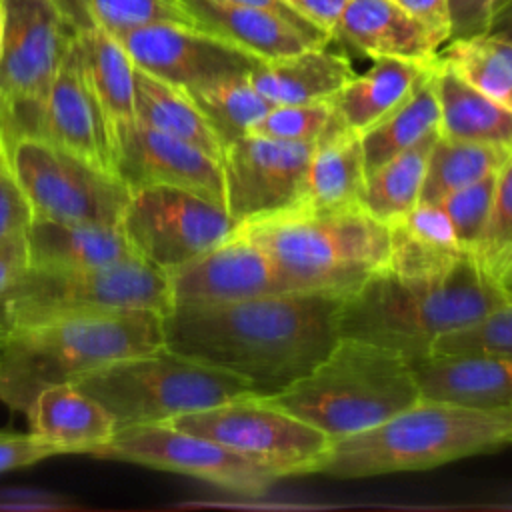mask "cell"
Returning <instances> with one entry per match:
<instances>
[{
	"mask_svg": "<svg viewBox=\"0 0 512 512\" xmlns=\"http://www.w3.org/2000/svg\"><path fill=\"white\" fill-rule=\"evenodd\" d=\"M440 136L512 150V112L436 60Z\"/></svg>",
	"mask_w": 512,
	"mask_h": 512,
	"instance_id": "cell-27",
	"label": "cell"
},
{
	"mask_svg": "<svg viewBox=\"0 0 512 512\" xmlns=\"http://www.w3.org/2000/svg\"><path fill=\"white\" fill-rule=\"evenodd\" d=\"M408 360L420 398L470 408L512 406V354L428 352Z\"/></svg>",
	"mask_w": 512,
	"mask_h": 512,
	"instance_id": "cell-19",
	"label": "cell"
},
{
	"mask_svg": "<svg viewBox=\"0 0 512 512\" xmlns=\"http://www.w3.org/2000/svg\"><path fill=\"white\" fill-rule=\"evenodd\" d=\"M344 296L290 290L234 302L172 304L162 314L164 346L242 376L260 396H274L306 376L338 342Z\"/></svg>",
	"mask_w": 512,
	"mask_h": 512,
	"instance_id": "cell-1",
	"label": "cell"
},
{
	"mask_svg": "<svg viewBox=\"0 0 512 512\" xmlns=\"http://www.w3.org/2000/svg\"><path fill=\"white\" fill-rule=\"evenodd\" d=\"M198 30L250 54L256 60H274L306 48L326 46L332 40L300 28L270 10L226 0H180Z\"/></svg>",
	"mask_w": 512,
	"mask_h": 512,
	"instance_id": "cell-20",
	"label": "cell"
},
{
	"mask_svg": "<svg viewBox=\"0 0 512 512\" xmlns=\"http://www.w3.org/2000/svg\"><path fill=\"white\" fill-rule=\"evenodd\" d=\"M276 262L292 290L350 294L388 266L390 230L358 208L334 212L292 210L240 224Z\"/></svg>",
	"mask_w": 512,
	"mask_h": 512,
	"instance_id": "cell-6",
	"label": "cell"
},
{
	"mask_svg": "<svg viewBox=\"0 0 512 512\" xmlns=\"http://www.w3.org/2000/svg\"><path fill=\"white\" fill-rule=\"evenodd\" d=\"M470 256L498 282L506 266L512 262V154L496 174L488 224Z\"/></svg>",
	"mask_w": 512,
	"mask_h": 512,
	"instance_id": "cell-36",
	"label": "cell"
},
{
	"mask_svg": "<svg viewBox=\"0 0 512 512\" xmlns=\"http://www.w3.org/2000/svg\"><path fill=\"white\" fill-rule=\"evenodd\" d=\"M488 34L500 36L512 44V0H496Z\"/></svg>",
	"mask_w": 512,
	"mask_h": 512,
	"instance_id": "cell-50",
	"label": "cell"
},
{
	"mask_svg": "<svg viewBox=\"0 0 512 512\" xmlns=\"http://www.w3.org/2000/svg\"><path fill=\"white\" fill-rule=\"evenodd\" d=\"M496 174H490L474 184H468L440 200L442 208L446 210L452 222L456 240L462 252L466 254L474 252L488 224L496 188Z\"/></svg>",
	"mask_w": 512,
	"mask_h": 512,
	"instance_id": "cell-39",
	"label": "cell"
},
{
	"mask_svg": "<svg viewBox=\"0 0 512 512\" xmlns=\"http://www.w3.org/2000/svg\"><path fill=\"white\" fill-rule=\"evenodd\" d=\"M160 424L218 442L280 478L312 474L332 442L322 430L260 394L238 396Z\"/></svg>",
	"mask_w": 512,
	"mask_h": 512,
	"instance_id": "cell-10",
	"label": "cell"
},
{
	"mask_svg": "<svg viewBox=\"0 0 512 512\" xmlns=\"http://www.w3.org/2000/svg\"><path fill=\"white\" fill-rule=\"evenodd\" d=\"M268 398L338 440L412 406L420 400V390L404 354L340 336L306 376Z\"/></svg>",
	"mask_w": 512,
	"mask_h": 512,
	"instance_id": "cell-5",
	"label": "cell"
},
{
	"mask_svg": "<svg viewBox=\"0 0 512 512\" xmlns=\"http://www.w3.org/2000/svg\"><path fill=\"white\" fill-rule=\"evenodd\" d=\"M390 256L388 270L402 278H436L454 268V264L466 252H452L438 248L414 232L402 222H390Z\"/></svg>",
	"mask_w": 512,
	"mask_h": 512,
	"instance_id": "cell-37",
	"label": "cell"
},
{
	"mask_svg": "<svg viewBox=\"0 0 512 512\" xmlns=\"http://www.w3.org/2000/svg\"><path fill=\"white\" fill-rule=\"evenodd\" d=\"M438 58V56H436ZM434 60H406L394 56L374 58L364 74H354L332 98L342 124L362 134L402 104L416 84L430 72Z\"/></svg>",
	"mask_w": 512,
	"mask_h": 512,
	"instance_id": "cell-26",
	"label": "cell"
},
{
	"mask_svg": "<svg viewBox=\"0 0 512 512\" xmlns=\"http://www.w3.org/2000/svg\"><path fill=\"white\" fill-rule=\"evenodd\" d=\"M364 180L366 168L360 134L348 130L336 118L314 142L304 176L300 210L334 212L358 208Z\"/></svg>",
	"mask_w": 512,
	"mask_h": 512,
	"instance_id": "cell-24",
	"label": "cell"
},
{
	"mask_svg": "<svg viewBox=\"0 0 512 512\" xmlns=\"http://www.w3.org/2000/svg\"><path fill=\"white\" fill-rule=\"evenodd\" d=\"M62 450L36 436L34 432L28 434H4L0 432V474L16 468L32 466L44 458L58 456Z\"/></svg>",
	"mask_w": 512,
	"mask_h": 512,
	"instance_id": "cell-43",
	"label": "cell"
},
{
	"mask_svg": "<svg viewBox=\"0 0 512 512\" xmlns=\"http://www.w3.org/2000/svg\"><path fill=\"white\" fill-rule=\"evenodd\" d=\"M74 504L66 498L32 488H6L0 490V510H62Z\"/></svg>",
	"mask_w": 512,
	"mask_h": 512,
	"instance_id": "cell-47",
	"label": "cell"
},
{
	"mask_svg": "<svg viewBox=\"0 0 512 512\" xmlns=\"http://www.w3.org/2000/svg\"><path fill=\"white\" fill-rule=\"evenodd\" d=\"M332 100L310 104H274L252 128L250 134L314 144L334 122Z\"/></svg>",
	"mask_w": 512,
	"mask_h": 512,
	"instance_id": "cell-38",
	"label": "cell"
},
{
	"mask_svg": "<svg viewBox=\"0 0 512 512\" xmlns=\"http://www.w3.org/2000/svg\"><path fill=\"white\" fill-rule=\"evenodd\" d=\"M314 144L246 134L222 150L224 204L236 224L302 208Z\"/></svg>",
	"mask_w": 512,
	"mask_h": 512,
	"instance_id": "cell-14",
	"label": "cell"
},
{
	"mask_svg": "<svg viewBox=\"0 0 512 512\" xmlns=\"http://www.w3.org/2000/svg\"><path fill=\"white\" fill-rule=\"evenodd\" d=\"M440 130L424 136L410 148L398 152L376 170L366 174L360 208L376 220L390 224L420 202V190L430 150Z\"/></svg>",
	"mask_w": 512,
	"mask_h": 512,
	"instance_id": "cell-31",
	"label": "cell"
},
{
	"mask_svg": "<svg viewBox=\"0 0 512 512\" xmlns=\"http://www.w3.org/2000/svg\"><path fill=\"white\" fill-rule=\"evenodd\" d=\"M410 16H414L432 36L444 46L450 36L448 0H394Z\"/></svg>",
	"mask_w": 512,
	"mask_h": 512,
	"instance_id": "cell-46",
	"label": "cell"
},
{
	"mask_svg": "<svg viewBox=\"0 0 512 512\" xmlns=\"http://www.w3.org/2000/svg\"><path fill=\"white\" fill-rule=\"evenodd\" d=\"M226 2H234V4H242V6H252V8H262V10H270L278 16H284L288 18L290 22L298 24L300 28L308 30V32H314V34H320V36H326L330 38L326 32H322L320 28H316L312 22H308L304 16H300L286 0H226Z\"/></svg>",
	"mask_w": 512,
	"mask_h": 512,
	"instance_id": "cell-49",
	"label": "cell"
},
{
	"mask_svg": "<svg viewBox=\"0 0 512 512\" xmlns=\"http://www.w3.org/2000/svg\"><path fill=\"white\" fill-rule=\"evenodd\" d=\"M512 406L470 408L420 398L384 422L332 440L312 474L368 478L428 470L510 444Z\"/></svg>",
	"mask_w": 512,
	"mask_h": 512,
	"instance_id": "cell-4",
	"label": "cell"
},
{
	"mask_svg": "<svg viewBox=\"0 0 512 512\" xmlns=\"http://www.w3.org/2000/svg\"><path fill=\"white\" fill-rule=\"evenodd\" d=\"M6 166L24 190L34 218L70 224H120L130 188L114 174L46 138L14 144Z\"/></svg>",
	"mask_w": 512,
	"mask_h": 512,
	"instance_id": "cell-11",
	"label": "cell"
},
{
	"mask_svg": "<svg viewBox=\"0 0 512 512\" xmlns=\"http://www.w3.org/2000/svg\"><path fill=\"white\" fill-rule=\"evenodd\" d=\"M186 92L210 124L222 150L230 142L250 134L256 122L274 106L258 94L248 74L222 78Z\"/></svg>",
	"mask_w": 512,
	"mask_h": 512,
	"instance_id": "cell-33",
	"label": "cell"
},
{
	"mask_svg": "<svg viewBox=\"0 0 512 512\" xmlns=\"http://www.w3.org/2000/svg\"><path fill=\"white\" fill-rule=\"evenodd\" d=\"M134 120L222 158L216 134L188 92L138 66L134 68Z\"/></svg>",
	"mask_w": 512,
	"mask_h": 512,
	"instance_id": "cell-29",
	"label": "cell"
},
{
	"mask_svg": "<svg viewBox=\"0 0 512 512\" xmlns=\"http://www.w3.org/2000/svg\"><path fill=\"white\" fill-rule=\"evenodd\" d=\"M510 444H512V438H510Z\"/></svg>",
	"mask_w": 512,
	"mask_h": 512,
	"instance_id": "cell-53",
	"label": "cell"
},
{
	"mask_svg": "<svg viewBox=\"0 0 512 512\" xmlns=\"http://www.w3.org/2000/svg\"><path fill=\"white\" fill-rule=\"evenodd\" d=\"M300 16L326 32L332 40L334 26L348 0H286Z\"/></svg>",
	"mask_w": 512,
	"mask_h": 512,
	"instance_id": "cell-48",
	"label": "cell"
},
{
	"mask_svg": "<svg viewBox=\"0 0 512 512\" xmlns=\"http://www.w3.org/2000/svg\"><path fill=\"white\" fill-rule=\"evenodd\" d=\"M74 44L110 128L132 122L136 64L126 48L114 34L94 24L78 28Z\"/></svg>",
	"mask_w": 512,
	"mask_h": 512,
	"instance_id": "cell-28",
	"label": "cell"
},
{
	"mask_svg": "<svg viewBox=\"0 0 512 512\" xmlns=\"http://www.w3.org/2000/svg\"><path fill=\"white\" fill-rule=\"evenodd\" d=\"M92 456L194 476L246 496L264 494L280 480V474L274 470L218 442L168 424L122 428Z\"/></svg>",
	"mask_w": 512,
	"mask_h": 512,
	"instance_id": "cell-13",
	"label": "cell"
},
{
	"mask_svg": "<svg viewBox=\"0 0 512 512\" xmlns=\"http://www.w3.org/2000/svg\"><path fill=\"white\" fill-rule=\"evenodd\" d=\"M434 70L436 62L402 104L360 134L366 174L440 128V100Z\"/></svg>",
	"mask_w": 512,
	"mask_h": 512,
	"instance_id": "cell-30",
	"label": "cell"
},
{
	"mask_svg": "<svg viewBox=\"0 0 512 512\" xmlns=\"http://www.w3.org/2000/svg\"><path fill=\"white\" fill-rule=\"evenodd\" d=\"M34 220L32 206L6 164L0 162V240L24 234Z\"/></svg>",
	"mask_w": 512,
	"mask_h": 512,
	"instance_id": "cell-42",
	"label": "cell"
},
{
	"mask_svg": "<svg viewBox=\"0 0 512 512\" xmlns=\"http://www.w3.org/2000/svg\"><path fill=\"white\" fill-rule=\"evenodd\" d=\"M500 284L512 290V262H510V264L506 266V270L502 272V276H500Z\"/></svg>",
	"mask_w": 512,
	"mask_h": 512,
	"instance_id": "cell-52",
	"label": "cell"
},
{
	"mask_svg": "<svg viewBox=\"0 0 512 512\" xmlns=\"http://www.w3.org/2000/svg\"><path fill=\"white\" fill-rule=\"evenodd\" d=\"M28 268L26 232L0 240V338H4L2 326V300L16 278Z\"/></svg>",
	"mask_w": 512,
	"mask_h": 512,
	"instance_id": "cell-45",
	"label": "cell"
},
{
	"mask_svg": "<svg viewBox=\"0 0 512 512\" xmlns=\"http://www.w3.org/2000/svg\"><path fill=\"white\" fill-rule=\"evenodd\" d=\"M40 138L114 172L112 128L84 74L74 42L52 82Z\"/></svg>",
	"mask_w": 512,
	"mask_h": 512,
	"instance_id": "cell-18",
	"label": "cell"
},
{
	"mask_svg": "<svg viewBox=\"0 0 512 512\" xmlns=\"http://www.w3.org/2000/svg\"><path fill=\"white\" fill-rule=\"evenodd\" d=\"M494 4L496 0H448V42L488 34Z\"/></svg>",
	"mask_w": 512,
	"mask_h": 512,
	"instance_id": "cell-44",
	"label": "cell"
},
{
	"mask_svg": "<svg viewBox=\"0 0 512 512\" xmlns=\"http://www.w3.org/2000/svg\"><path fill=\"white\" fill-rule=\"evenodd\" d=\"M120 224L134 250L166 274L214 248L238 228L226 206L172 186L130 190Z\"/></svg>",
	"mask_w": 512,
	"mask_h": 512,
	"instance_id": "cell-12",
	"label": "cell"
},
{
	"mask_svg": "<svg viewBox=\"0 0 512 512\" xmlns=\"http://www.w3.org/2000/svg\"><path fill=\"white\" fill-rule=\"evenodd\" d=\"M0 340H2V338H0Z\"/></svg>",
	"mask_w": 512,
	"mask_h": 512,
	"instance_id": "cell-54",
	"label": "cell"
},
{
	"mask_svg": "<svg viewBox=\"0 0 512 512\" xmlns=\"http://www.w3.org/2000/svg\"><path fill=\"white\" fill-rule=\"evenodd\" d=\"M398 222H402L410 232L438 248L462 252L452 222L440 202H418L410 212L398 218Z\"/></svg>",
	"mask_w": 512,
	"mask_h": 512,
	"instance_id": "cell-41",
	"label": "cell"
},
{
	"mask_svg": "<svg viewBox=\"0 0 512 512\" xmlns=\"http://www.w3.org/2000/svg\"><path fill=\"white\" fill-rule=\"evenodd\" d=\"M510 298L512 290L470 254L436 278H402L382 268L344 296L338 330L414 358L428 354L436 338L478 322Z\"/></svg>",
	"mask_w": 512,
	"mask_h": 512,
	"instance_id": "cell-2",
	"label": "cell"
},
{
	"mask_svg": "<svg viewBox=\"0 0 512 512\" xmlns=\"http://www.w3.org/2000/svg\"><path fill=\"white\" fill-rule=\"evenodd\" d=\"M30 432L56 444L62 454H94L116 434L114 418L74 382L44 388L26 412Z\"/></svg>",
	"mask_w": 512,
	"mask_h": 512,
	"instance_id": "cell-25",
	"label": "cell"
},
{
	"mask_svg": "<svg viewBox=\"0 0 512 512\" xmlns=\"http://www.w3.org/2000/svg\"><path fill=\"white\" fill-rule=\"evenodd\" d=\"M430 352H504L512 354V298L460 330L436 338Z\"/></svg>",
	"mask_w": 512,
	"mask_h": 512,
	"instance_id": "cell-40",
	"label": "cell"
},
{
	"mask_svg": "<svg viewBox=\"0 0 512 512\" xmlns=\"http://www.w3.org/2000/svg\"><path fill=\"white\" fill-rule=\"evenodd\" d=\"M28 266L92 268L142 258L122 224H70L34 218L26 228Z\"/></svg>",
	"mask_w": 512,
	"mask_h": 512,
	"instance_id": "cell-22",
	"label": "cell"
},
{
	"mask_svg": "<svg viewBox=\"0 0 512 512\" xmlns=\"http://www.w3.org/2000/svg\"><path fill=\"white\" fill-rule=\"evenodd\" d=\"M0 56V162L24 138H40L58 68L76 30L56 0H4Z\"/></svg>",
	"mask_w": 512,
	"mask_h": 512,
	"instance_id": "cell-9",
	"label": "cell"
},
{
	"mask_svg": "<svg viewBox=\"0 0 512 512\" xmlns=\"http://www.w3.org/2000/svg\"><path fill=\"white\" fill-rule=\"evenodd\" d=\"M354 76L344 54L314 46L274 60H258L248 72L250 84L270 104H310L332 100Z\"/></svg>",
	"mask_w": 512,
	"mask_h": 512,
	"instance_id": "cell-23",
	"label": "cell"
},
{
	"mask_svg": "<svg viewBox=\"0 0 512 512\" xmlns=\"http://www.w3.org/2000/svg\"><path fill=\"white\" fill-rule=\"evenodd\" d=\"M172 304L234 302L290 292L276 262L238 228L226 240L168 274Z\"/></svg>",
	"mask_w": 512,
	"mask_h": 512,
	"instance_id": "cell-17",
	"label": "cell"
},
{
	"mask_svg": "<svg viewBox=\"0 0 512 512\" xmlns=\"http://www.w3.org/2000/svg\"><path fill=\"white\" fill-rule=\"evenodd\" d=\"M332 40L368 56L434 60L442 48L434 36L394 0H348Z\"/></svg>",
	"mask_w": 512,
	"mask_h": 512,
	"instance_id": "cell-21",
	"label": "cell"
},
{
	"mask_svg": "<svg viewBox=\"0 0 512 512\" xmlns=\"http://www.w3.org/2000/svg\"><path fill=\"white\" fill-rule=\"evenodd\" d=\"M164 346L162 312L108 310L8 330L0 340V402L28 412L50 386Z\"/></svg>",
	"mask_w": 512,
	"mask_h": 512,
	"instance_id": "cell-3",
	"label": "cell"
},
{
	"mask_svg": "<svg viewBox=\"0 0 512 512\" xmlns=\"http://www.w3.org/2000/svg\"><path fill=\"white\" fill-rule=\"evenodd\" d=\"M74 384L104 406L118 430L160 424L256 394L242 376L186 358L166 346L106 364L76 378Z\"/></svg>",
	"mask_w": 512,
	"mask_h": 512,
	"instance_id": "cell-7",
	"label": "cell"
},
{
	"mask_svg": "<svg viewBox=\"0 0 512 512\" xmlns=\"http://www.w3.org/2000/svg\"><path fill=\"white\" fill-rule=\"evenodd\" d=\"M170 306L168 274L144 258L92 268L28 266L2 300V326L6 334L66 316L126 308L164 314Z\"/></svg>",
	"mask_w": 512,
	"mask_h": 512,
	"instance_id": "cell-8",
	"label": "cell"
},
{
	"mask_svg": "<svg viewBox=\"0 0 512 512\" xmlns=\"http://www.w3.org/2000/svg\"><path fill=\"white\" fill-rule=\"evenodd\" d=\"M510 154L512 150L502 146L454 140L438 134L430 150L420 202H440L448 194L496 174Z\"/></svg>",
	"mask_w": 512,
	"mask_h": 512,
	"instance_id": "cell-32",
	"label": "cell"
},
{
	"mask_svg": "<svg viewBox=\"0 0 512 512\" xmlns=\"http://www.w3.org/2000/svg\"><path fill=\"white\" fill-rule=\"evenodd\" d=\"M134 64L182 90L248 74L250 54L192 26L148 24L114 34Z\"/></svg>",
	"mask_w": 512,
	"mask_h": 512,
	"instance_id": "cell-16",
	"label": "cell"
},
{
	"mask_svg": "<svg viewBox=\"0 0 512 512\" xmlns=\"http://www.w3.org/2000/svg\"><path fill=\"white\" fill-rule=\"evenodd\" d=\"M56 4L74 30L94 24L110 34H120L162 22L196 28L180 0H56Z\"/></svg>",
	"mask_w": 512,
	"mask_h": 512,
	"instance_id": "cell-35",
	"label": "cell"
},
{
	"mask_svg": "<svg viewBox=\"0 0 512 512\" xmlns=\"http://www.w3.org/2000/svg\"><path fill=\"white\" fill-rule=\"evenodd\" d=\"M438 60L512 112V44L508 40L494 34L452 40L438 50Z\"/></svg>",
	"mask_w": 512,
	"mask_h": 512,
	"instance_id": "cell-34",
	"label": "cell"
},
{
	"mask_svg": "<svg viewBox=\"0 0 512 512\" xmlns=\"http://www.w3.org/2000/svg\"><path fill=\"white\" fill-rule=\"evenodd\" d=\"M4 24H6V8H4V0H0V56H2V44H4Z\"/></svg>",
	"mask_w": 512,
	"mask_h": 512,
	"instance_id": "cell-51",
	"label": "cell"
},
{
	"mask_svg": "<svg viewBox=\"0 0 512 512\" xmlns=\"http://www.w3.org/2000/svg\"><path fill=\"white\" fill-rule=\"evenodd\" d=\"M114 174L130 188L172 186L224 204V174L218 158L138 120L112 130Z\"/></svg>",
	"mask_w": 512,
	"mask_h": 512,
	"instance_id": "cell-15",
	"label": "cell"
}]
</instances>
